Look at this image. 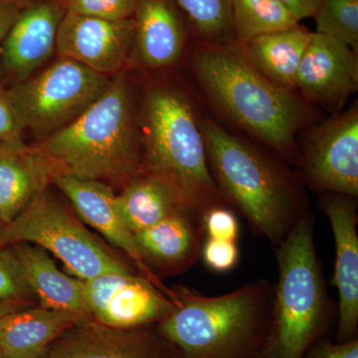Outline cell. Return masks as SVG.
I'll return each mask as SVG.
<instances>
[{"label":"cell","mask_w":358,"mask_h":358,"mask_svg":"<svg viewBox=\"0 0 358 358\" xmlns=\"http://www.w3.org/2000/svg\"><path fill=\"white\" fill-rule=\"evenodd\" d=\"M171 315L157 331L181 358H261L272 320L274 286L257 280L220 296L167 289Z\"/></svg>","instance_id":"1"},{"label":"cell","mask_w":358,"mask_h":358,"mask_svg":"<svg viewBox=\"0 0 358 358\" xmlns=\"http://www.w3.org/2000/svg\"><path fill=\"white\" fill-rule=\"evenodd\" d=\"M200 127L209 169L224 199L275 248L310 212L298 183L281 164L216 122Z\"/></svg>","instance_id":"2"},{"label":"cell","mask_w":358,"mask_h":358,"mask_svg":"<svg viewBox=\"0 0 358 358\" xmlns=\"http://www.w3.org/2000/svg\"><path fill=\"white\" fill-rule=\"evenodd\" d=\"M37 147L57 173L127 185L143 173L141 138L124 75L112 80L84 114L42 138Z\"/></svg>","instance_id":"3"},{"label":"cell","mask_w":358,"mask_h":358,"mask_svg":"<svg viewBox=\"0 0 358 358\" xmlns=\"http://www.w3.org/2000/svg\"><path fill=\"white\" fill-rule=\"evenodd\" d=\"M192 67L205 93L235 124L282 155L307 122V105L293 91L271 82L244 56L225 45L206 43L195 52Z\"/></svg>","instance_id":"4"},{"label":"cell","mask_w":358,"mask_h":358,"mask_svg":"<svg viewBox=\"0 0 358 358\" xmlns=\"http://www.w3.org/2000/svg\"><path fill=\"white\" fill-rule=\"evenodd\" d=\"M141 128L143 173L169 183L183 206L199 218L218 205L228 206L212 178L201 127L182 94L166 87L150 90Z\"/></svg>","instance_id":"5"},{"label":"cell","mask_w":358,"mask_h":358,"mask_svg":"<svg viewBox=\"0 0 358 358\" xmlns=\"http://www.w3.org/2000/svg\"><path fill=\"white\" fill-rule=\"evenodd\" d=\"M313 226L308 212L275 247L279 277L274 286L270 333L261 358H305L333 319Z\"/></svg>","instance_id":"6"},{"label":"cell","mask_w":358,"mask_h":358,"mask_svg":"<svg viewBox=\"0 0 358 358\" xmlns=\"http://www.w3.org/2000/svg\"><path fill=\"white\" fill-rule=\"evenodd\" d=\"M15 243L33 244L50 252L84 282L109 273L129 271L48 190L37 195L6 224L2 248Z\"/></svg>","instance_id":"7"},{"label":"cell","mask_w":358,"mask_h":358,"mask_svg":"<svg viewBox=\"0 0 358 358\" xmlns=\"http://www.w3.org/2000/svg\"><path fill=\"white\" fill-rule=\"evenodd\" d=\"M110 83L109 77L61 58L36 77L8 89L23 129L44 138L84 114Z\"/></svg>","instance_id":"8"},{"label":"cell","mask_w":358,"mask_h":358,"mask_svg":"<svg viewBox=\"0 0 358 358\" xmlns=\"http://www.w3.org/2000/svg\"><path fill=\"white\" fill-rule=\"evenodd\" d=\"M84 299L92 320L117 329L159 324L173 310L166 292L131 271L109 273L84 282Z\"/></svg>","instance_id":"9"},{"label":"cell","mask_w":358,"mask_h":358,"mask_svg":"<svg viewBox=\"0 0 358 358\" xmlns=\"http://www.w3.org/2000/svg\"><path fill=\"white\" fill-rule=\"evenodd\" d=\"M303 171L315 192L358 196V110L352 106L320 127L303 152Z\"/></svg>","instance_id":"10"},{"label":"cell","mask_w":358,"mask_h":358,"mask_svg":"<svg viewBox=\"0 0 358 358\" xmlns=\"http://www.w3.org/2000/svg\"><path fill=\"white\" fill-rule=\"evenodd\" d=\"M134 47L133 18L108 20L73 13L63 16L56 51L109 77L120 72Z\"/></svg>","instance_id":"11"},{"label":"cell","mask_w":358,"mask_h":358,"mask_svg":"<svg viewBox=\"0 0 358 358\" xmlns=\"http://www.w3.org/2000/svg\"><path fill=\"white\" fill-rule=\"evenodd\" d=\"M355 199L326 193L320 200V208L331 224L336 245L331 284L338 294V343L357 338L358 329V215Z\"/></svg>","instance_id":"12"},{"label":"cell","mask_w":358,"mask_h":358,"mask_svg":"<svg viewBox=\"0 0 358 358\" xmlns=\"http://www.w3.org/2000/svg\"><path fill=\"white\" fill-rule=\"evenodd\" d=\"M117 329L87 320L59 336L43 358H181L159 333Z\"/></svg>","instance_id":"13"},{"label":"cell","mask_w":358,"mask_h":358,"mask_svg":"<svg viewBox=\"0 0 358 358\" xmlns=\"http://www.w3.org/2000/svg\"><path fill=\"white\" fill-rule=\"evenodd\" d=\"M66 10L60 0H27L2 40L1 67L16 83L29 79L56 50Z\"/></svg>","instance_id":"14"},{"label":"cell","mask_w":358,"mask_h":358,"mask_svg":"<svg viewBox=\"0 0 358 358\" xmlns=\"http://www.w3.org/2000/svg\"><path fill=\"white\" fill-rule=\"evenodd\" d=\"M358 86L357 54L348 45L313 32L296 89L310 102L339 110Z\"/></svg>","instance_id":"15"},{"label":"cell","mask_w":358,"mask_h":358,"mask_svg":"<svg viewBox=\"0 0 358 358\" xmlns=\"http://www.w3.org/2000/svg\"><path fill=\"white\" fill-rule=\"evenodd\" d=\"M54 183L69 199L79 217L103 235L110 244L121 249L140 268L141 275L160 289L159 280L143 262L134 235L127 228L115 207V195L105 182L72 174L56 173Z\"/></svg>","instance_id":"16"},{"label":"cell","mask_w":358,"mask_h":358,"mask_svg":"<svg viewBox=\"0 0 358 358\" xmlns=\"http://www.w3.org/2000/svg\"><path fill=\"white\" fill-rule=\"evenodd\" d=\"M57 173L37 145L22 138L0 141V215L13 221L37 195L45 192Z\"/></svg>","instance_id":"17"},{"label":"cell","mask_w":358,"mask_h":358,"mask_svg":"<svg viewBox=\"0 0 358 358\" xmlns=\"http://www.w3.org/2000/svg\"><path fill=\"white\" fill-rule=\"evenodd\" d=\"M203 233L202 219L182 209L140 231L134 238L143 262L152 274L154 268L164 273H178L199 260Z\"/></svg>","instance_id":"18"},{"label":"cell","mask_w":358,"mask_h":358,"mask_svg":"<svg viewBox=\"0 0 358 358\" xmlns=\"http://www.w3.org/2000/svg\"><path fill=\"white\" fill-rule=\"evenodd\" d=\"M178 7L174 0H138L133 18L134 47L148 68L169 67L181 57L186 30Z\"/></svg>","instance_id":"19"},{"label":"cell","mask_w":358,"mask_h":358,"mask_svg":"<svg viewBox=\"0 0 358 358\" xmlns=\"http://www.w3.org/2000/svg\"><path fill=\"white\" fill-rule=\"evenodd\" d=\"M87 320L40 306L9 313L0 317V357L43 358L59 336Z\"/></svg>","instance_id":"20"},{"label":"cell","mask_w":358,"mask_h":358,"mask_svg":"<svg viewBox=\"0 0 358 358\" xmlns=\"http://www.w3.org/2000/svg\"><path fill=\"white\" fill-rule=\"evenodd\" d=\"M40 307L77 313L92 320L84 299V281L59 270L47 251L29 243L9 245Z\"/></svg>","instance_id":"21"},{"label":"cell","mask_w":358,"mask_h":358,"mask_svg":"<svg viewBox=\"0 0 358 358\" xmlns=\"http://www.w3.org/2000/svg\"><path fill=\"white\" fill-rule=\"evenodd\" d=\"M313 36V32L300 24L263 35L242 44L244 58L271 82L293 91L299 68Z\"/></svg>","instance_id":"22"},{"label":"cell","mask_w":358,"mask_h":358,"mask_svg":"<svg viewBox=\"0 0 358 358\" xmlns=\"http://www.w3.org/2000/svg\"><path fill=\"white\" fill-rule=\"evenodd\" d=\"M115 207L133 235L176 212L187 210L169 183L148 173L134 178L121 194L115 195Z\"/></svg>","instance_id":"23"},{"label":"cell","mask_w":358,"mask_h":358,"mask_svg":"<svg viewBox=\"0 0 358 358\" xmlns=\"http://www.w3.org/2000/svg\"><path fill=\"white\" fill-rule=\"evenodd\" d=\"M231 9L233 35L241 45L300 24L280 0H231Z\"/></svg>","instance_id":"24"},{"label":"cell","mask_w":358,"mask_h":358,"mask_svg":"<svg viewBox=\"0 0 358 358\" xmlns=\"http://www.w3.org/2000/svg\"><path fill=\"white\" fill-rule=\"evenodd\" d=\"M197 34L208 44L225 45L234 38L231 0H174Z\"/></svg>","instance_id":"25"},{"label":"cell","mask_w":358,"mask_h":358,"mask_svg":"<svg viewBox=\"0 0 358 358\" xmlns=\"http://www.w3.org/2000/svg\"><path fill=\"white\" fill-rule=\"evenodd\" d=\"M313 17L317 34L358 50V0H322Z\"/></svg>","instance_id":"26"},{"label":"cell","mask_w":358,"mask_h":358,"mask_svg":"<svg viewBox=\"0 0 358 358\" xmlns=\"http://www.w3.org/2000/svg\"><path fill=\"white\" fill-rule=\"evenodd\" d=\"M39 306L10 247L0 249V317Z\"/></svg>","instance_id":"27"},{"label":"cell","mask_w":358,"mask_h":358,"mask_svg":"<svg viewBox=\"0 0 358 358\" xmlns=\"http://www.w3.org/2000/svg\"><path fill=\"white\" fill-rule=\"evenodd\" d=\"M67 13L108 20L133 18L138 0H60Z\"/></svg>","instance_id":"28"},{"label":"cell","mask_w":358,"mask_h":358,"mask_svg":"<svg viewBox=\"0 0 358 358\" xmlns=\"http://www.w3.org/2000/svg\"><path fill=\"white\" fill-rule=\"evenodd\" d=\"M204 233L211 239L237 241L239 236V220L234 211L227 205H218L204 214Z\"/></svg>","instance_id":"29"},{"label":"cell","mask_w":358,"mask_h":358,"mask_svg":"<svg viewBox=\"0 0 358 358\" xmlns=\"http://www.w3.org/2000/svg\"><path fill=\"white\" fill-rule=\"evenodd\" d=\"M201 257L205 265L213 272H230L239 261L237 241L206 238L202 245Z\"/></svg>","instance_id":"30"},{"label":"cell","mask_w":358,"mask_h":358,"mask_svg":"<svg viewBox=\"0 0 358 358\" xmlns=\"http://www.w3.org/2000/svg\"><path fill=\"white\" fill-rule=\"evenodd\" d=\"M23 129L9 89L0 83V141L22 138Z\"/></svg>","instance_id":"31"},{"label":"cell","mask_w":358,"mask_h":358,"mask_svg":"<svg viewBox=\"0 0 358 358\" xmlns=\"http://www.w3.org/2000/svg\"><path fill=\"white\" fill-rule=\"evenodd\" d=\"M305 358H358L357 338L338 343L317 341Z\"/></svg>","instance_id":"32"},{"label":"cell","mask_w":358,"mask_h":358,"mask_svg":"<svg viewBox=\"0 0 358 358\" xmlns=\"http://www.w3.org/2000/svg\"><path fill=\"white\" fill-rule=\"evenodd\" d=\"M27 0H6L0 2V42L17 20Z\"/></svg>","instance_id":"33"},{"label":"cell","mask_w":358,"mask_h":358,"mask_svg":"<svg viewBox=\"0 0 358 358\" xmlns=\"http://www.w3.org/2000/svg\"><path fill=\"white\" fill-rule=\"evenodd\" d=\"M299 21L313 17L322 0H280Z\"/></svg>","instance_id":"34"},{"label":"cell","mask_w":358,"mask_h":358,"mask_svg":"<svg viewBox=\"0 0 358 358\" xmlns=\"http://www.w3.org/2000/svg\"><path fill=\"white\" fill-rule=\"evenodd\" d=\"M6 223L4 222L3 219H2L1 215H0V249L2 248L1 246V237L2 233H3L4 228H6Z\"/></svg>","instance_id":"35"},{"label":"cell","mask_w":358,"mask_h":358,"mask_svg":"<svg viewBox=\"0 0 358 358\" xmlns=\"http://www.w3.org/2000/svg\"><path fill=\"white\" fill-rule=\"evenodd\" d=\"M1 1H6V0H0V2H1Z\"/></svg>","instance_id":"36"},{"label":"cell","mask_w":358,"mask_h":358,"mask_svg":"<svg viewBox=\"0 0 358 358\" xmlns=\"http://www.w3.org/2000/svg\"><path fill=\"white\" fill-rule=\"evenodd\" d=\"M0 358H1V357H0Z\"/></svg>","instance_id":"37"}]
</instances>
